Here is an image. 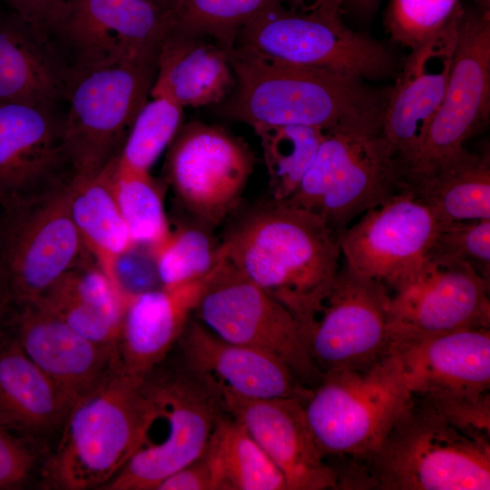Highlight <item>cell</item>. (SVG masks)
<instances>
[{
	"label": "cell",
	"instance_id": "cell-1",
	"mask_svg": "<svg viewBox=\"0 0 490 490\" xmlns=\"http://www.w3.org/2000/svg\"><path fill=\"white\" fill-rule=\"evenodd\" d=\"M221 246L226 260L286 307L302 331L342 265L338 237L326 222L281 201L250 213Z\"/></svg>",
	"mask_w": 490,
	"mask_h": 490
},
{
	"label": "cell",
	"instance_id": "cell-2",
	"mask_svg": "<svg viewBox=\"0 0 490 490\" xmlns=\"http://www.w3.org/2000/svg\"><path fill=\"white\" fill-rule=\"evenodd\" d=\"M235 77L216 112L258 125H305L323 131L384 115L388 89L377 91L347 73L280 62L252 50L229 51Z\"/></svg>",
	"mask_w": 490,
	"mask_h": 490
},
{
	"label": "cell",
	"instance_id": "cell-3",
	"mask_svg": "<svg viewBox=\"0 0 490 490\" xmlns=\"http://www.w3.org/2000/svg\"><path fill=\"white\" fill-rule=\"evenodd\" d=\"M348 460L357 489H490V442L411 398L374 451Z\"/></svg>",
	"mask_w": 490,
	"mask_h": 490
},
{
	"label": "cell",
	"instance_id": "cell-4",
	"mask_svg": "<svg viewBox=\"0 0 490 490\" xmlns=\"http://www.w3.org/2000/svg\"><path fill=\"white\" fill-rule=\"evenodd\" d=\"M383 116L324 131L315 158L284 201L321 218L337 237L356 219L407 190V171L387 141Z\"/></svg>",
	"mask_w": 490,
	"mask_h": 490
},
{
	"label": "cell",
	"instance_id": "cell-5",
	"mask_svg": "<svg viewBox=\"0 0 490 490\" xmlns=\"http://www.w3.org/2000/svg\"><path fill=\"white\" fill-rule=\"evenodd\" d=\"M116 363L70 408L37 487L101 490L132 456L142 421V382Z\"/></svg>",
	"mask_w": 490,
	"mask_h": 490
},
{
	"label": "cell",
	"instance_id": "cell-6",
	"mask_svg": "<svg viewBox=\"0 0 490 490\" xmlns=\"http://www.w3.org/2000/svg\"><path fill=\"white\" fill-rule=\"evenodd\" d=\"M136 446L101 490H155L168 475L200 457L222 412L218 397L181 368L162 362L142 382Z\"/></svg>",
	"mask_w": 490,
	"mask_h": 490
},
{
	"label": "cell",
	"instance_id": "cell-7",
	"mask_svg": "<svg viewBox=\"0 0 490 490\" xmlns=\"http://www.w3.org/2000/svg\"><path fill=\"white\" fill-rule=\"evenodd\" d=\"M409 400L390 352L366 368L323 374L303 408L312 437L327 459H358L377 447Z\"/></svg>",
	"mask_w": 490,
	"mask_h": 490
},
{
	"label": "cell",
	"instance_id": "cell-8",
	"mask_svg": "<svg viewBox=\"0 0 490 490\" xmlns=\"http://www.w3.org/2000/svg\"><path fill=\"white\" fill-rule=\"evenodd\" d=\"M234 46L293 64L330 69L364 80L394 72L392 53L348 28L340 13L274 0L240 31ZM233 46V47H234Z\"/></svg>",
	"mask_w": 490,
	"mask_h": 490
},
{
	"label": "cell",
	"instance_id": "cell-9",
	"mask_svg": "<svg viewBox=\"0 0 490 490\" xmlns=\"http://www.w3.org/2000/svg\"><path fill=\"white\" fill-rule=\"evenodd\" d=\"M158 60L99 68L75 77L65 101L64 142L74 176L101 172L120 152L151 94Z\"/></svg>",
	"mask_w": 490,
	"mask_h": 490
},
{
	"label": "cell",
	"instance_id": "cell-10",
	"mask_svg": "<svg viewBox=\"0 0 490 490\" xmlns=\"http://www.w3.org/2000/svg\"><path fill=\"white\" fill-rule=\"evenodd\" d=\"M194 312L220 338L277 358L307 387L312 388L320 379L296 317L238 271L226 256Z\"/></svg>",
	"mask_w": 490,
	"mask_h": 490
},
{
	"label": "cell",
	"instance_id": "cell-11",
	"mask_svg": "<svg viewBox=\"0 0 490 490\" xmlns=\"http://www.w3.org/2000/svg\"><path fill=\"white\" fill-rule=\"evenodd\" d=\"M67 186L0 209V277L16 306L37 301L89 254L69 214Z\"/></svg>",
	"mask_w": 490,
	"mask_h": 490
},
{
	"label": "cell",
	"instance_id": "cell-12",
	"mask_svg": "<svg viewBox=\"0 0 490 490\" xmlns=\"http://www.w3.org/2000/svg\"><path fill=\"white\" fill-rule=\"evenodd\" d=\"M490 115V12L461 13L458 39L444 98L407 173V184L425 178L463 152Z\"/></svg>",
	"mask_w": 490,
	"mask_h": 490
},
{
	"label": "cell",
	"instance_id": "cell-13",
	"mask_svg": "<svg viewBox=\"0 0 490 490\" xmlns=\"http://www.w3.org/2000/svg\"><path fill=\"white\" fill-rule=\"evenodd\" d=\"M389 290L343 261L327 296L303 328L311 360L328 372L368 368L391 352Z\"/></svg>",
	"mask_w": 490,
	"mask_h": 490
},
{
	"label": "cell",
	"instance_id": "cell-14",
	"mask_svg": "<svg viewBox=\"0 0 490 490\" xmlns=\"http://www.w3.org/2000/svg\"><path fill=\"white\" fill-rule=\"evenodd\" d=\"M169 11L150 0H66L49 34L77 75L158 60Z\"/></svg>",
	"mask_w": 490,
	"mask_h": 490
},
{
	"label": "cell",
	"instance_id": "cell-15",
	"mask_svg": "<svg viewBox=\"0 0 490 490\" xmlns=\"http://www.w3.org/2000/svg\"><path fill=\"white\" fill-rule=\"evenodd\" d=\"M253 167L254 156L244 142L199 122L181 125L165 162L167 180L180 203L211 227L236 207Z\"/></svg>",
	"mask_w": 490,
	"mask_h": 490
},
{
	"label": "cell",
	"instance_id": "cell-16",
	"mask_svg": "<svg viewBox=\"0 0 490 490\" xmlns=\"http://www.w3.org/2000/svg\"><path fill=\"white\" fill-rule=\"evenodd\" d=\"M440 224L406 190L362 214L338 235L342 261L392 292L422 269Z\"/></svg>",
	"mask_w": 490,
	"mask_h": 490
},
{
	"label": "cell",
	"instance_id": "cell-17",
	"mask_svg": "<svg viewBox=\"0 0 490 490\" xmlns=\"http://www.w3.org/2000/svg\"><path fill=\"white\" fill-rule=\"evenodd\" d=\"M489 284L462 260L428 256L412 279L390 292L391 342L490 328Z\"/></svg>",
	"mask_w": 490,
	"mask_h": 490
},
{
	"label": "cell",
	"instance_id": "cell-18",
	"mask_svg": "<svg viewBox=\"0 0 490 490\" xmlns=\"http://www.w3.org/2000/svg\"><path fill=\"white\" fill-rule=\"evenodd\" d=\"M73 178L64 142V113L0 103V207L44 200Z\"/></svg>",
	"mask_w": 490,
	"mask_h": 490
},
{
	"label": "cell",
	"instance_id": "cell-19",
	"mask_svg": "<svg viewBox=\"0 0 490 490\" xmlns=\"http://www.w3.org/2000/svg\"><path fill=\"white\" fill-rule=\"evenodd\" d=\"M460 4L434 36L410 49L388 89L382 128L407 173L446 93L458 39Z\"/></svg>",
	"mask_w": 490,
	"mask_h": 490
},
{
	"label": "cell",
	"instance_id": "cell-20",
	"mask_svg": "<svg viewBox=\"0 0 490 490\" xmlns=\"http://www.w3.org/2000/svg\"><path fill=\"white\" fill-rule=\"evenodd\" d=\"M221 410L238 421L283 474L288 490L339 489L337 468L317 446L297 397L218 396Z\"/></svg>",
	"mask_w": 490,
	"mask_h": 490
},
{
	"label": "cell",
	"instance_id": "cell-21",
	"mask_svg": "<svg viewBox=\"0 0 490 490\" xmlns=\"http://www.w3.org/2000/svg\"><path fill=\"white\" fill-rule=\"evenodd\" d=\"M176 345L180 368L216 397L228 392L249 398L306 400L311 392L281 361L225 340L200 321L190 319Z\"/></svg>",
	"mask_w": 490,
	"mask_h": 490
},
{
	"label": "cell",
	"instance_id": "cell-22",
	"mask_svg": "<svg viewBox=\"0 0 490 490\" xmlns=\"http://www.w3.org/2000/svg\"><path fill=\"white\" fill-rule=\"evenodd\" d=\"M391 353L415 401L489 392L490 328L395 341Z\"/></svg>",
	"mask_w": 490,
	"mask_h": 490
},
{
	"label": "cell",
	"instance_id": "cell-23",
	"mask_svg": "<svg viewBox=\"0 0 490 490\" xmlns=\"http://www.w3.org/2000/svg\"><path fill=\"white\" fill-rule=\"evenodd\" d=\"M10 329L24 353L74 404L118 363L114 348L80 335L37 301L15 307Z\"/></svg>",
	"mask_w": 490,
	"mask_h": 490
},
{
	"label": "cell",
	"instance_id": "cell-24",
	"mask_svg": "<svg viewBox=\"0 0 490 490\" xmlns=\"http://www.w3.org/2000/svg\"><path fill=\"white\" fill-rule=\"evenodd\" d=\"M222 257L206 276L126 299L116 342L117 360L129 375L143 378L177 344Z\"/></svg>",
	"mask_w": 490,
	"mask_h": 490
},
{
	"label": "cell",
	"instance_id": "cell-25",
	"mask_svg": "<svg viewBox=\"0 0 490 490\" xmlns=\"http://www.w3.org/2000/svg\"><path fill=\"white\" fill-rule=\"evenodd\" d=\"M74 74L52 35L0 10V103L59 109Z\"/></svg>",
	"mask_w": 490,
	"mask_h": 490
},
{
	"label": "cell",
	"instance_id": "cell-26",
	"mask_svg": "<svg viewBox=\"0 0 490 490\" xmlns=\"http://www.w3.org/2000/svg\"><path fill=\"white\" fill-rule=\"evenodd\" d=\"M73 405L24 353L11 329L0 338V426L51 448Z\"/></svg>",
	"mask_w": 490,
	"mask_h": 490
},
{
	"label": "cell",
	"instance_id": "cell-27",
	"mask_svg": "<svg viewBox=\"0 0 490 490\" xmlns=\"http://www.w3.org/2000/svg\"><path fill=\"white\" fill-rule=\"evenodd\" d=\"M229 51L207 36L169 24L150 96H165L183 108L220 103L235 85Z\"/></svg>",
	"mask_w": 490,
	"mask_h": 490
},
{
	"label": "cell",
	"instance_id": "cell-28",
	"mask_svg": "<svg viewBox=\"0 0 490 490\" xmlns=\"http://www.w3.org/2000/svg\"><path fill=\"white\" fill-rule=\"evenodd\" d=\"M37 302L86 338L116 347L126 298L91 254Z\"/></svg>",
	"mask_w": 490,
	"mask_h": 490
},
{
	"label": "cell",
	"instance_id": "cell-29",
	"mask_svg": "<svg viewBox=\"0 0 490 490\" xmlns=\"http://www.w3.org/2000/svg\"><path fill=\"white\" fill-rule=\"evenodd\" d=\"M115 158L95 175L74 176L67 186L70 217L85 249L113 283L117 258L134 245L113 193Z\"/></svg>",
	"mask_w": 490,
	"mask_h": 490
},
{
	"label": "cell",
	"instance_id": "cell-30",
	"mask_svg": "<svg viewBox=\"0 0 490 490\" xmlns=\"http://www.w3.org/2000/svg\"><path fill=\"white\" fill-rule=\"evenodd\" d=\"M440 223L490 220V153L465 149L430 175L407 185Z\"/></svg>",
	"mask_w": 490,
	"mask_h": 490
},
{
	"label": "cell",
	"instance_id": "cell-31",
	"mask_svg": "<svg viewBox=\"0 0 490 490\" xmlns=\"http://www.w3.org/2000/svg\"><path fill=\"white\" fill-rule=\"evenodd\" d=\"M213 490H288L280 470L248 431L222 412L202 453Z\"/></svg>",
	"mask_w": 490,
	"mask_h": 490
},
{
	"label": "cell",
	"instance_id": "cell-32",
	"mask_svg": "<svg viewBox=\"0 0 490 490\" xmlns=\"http://www.w3.org/2000/svg\"><path fill=\"white\" fill-rule=\"evenodd\" d=\"M260 139L275 201H284L296 191L311 165L324 131L305 125H258Z\"/></svg>",
	"mask_w": 490,
	"mask_h": 490
},
{
	"label": "cell",
	"instance_id": "cell-33",
	"mask_svg": "<svg viewBox=\"0 0 490 490\" xmlns=\"http://www.w3.org/2000/svg\"><path fill=\"white\" fill-rule=\"evenodd\" d=\"M113 193L134 244L153 249L171 232L162 191L149 172L132 170L114 161Z\"/></svg>",
	"mask_w": 490,
	"mask_h": 490
},
{
	"label": "cell",
	"instance_id": "cell-34",
	"mask_svg": "<svg viewBox=\"0 0 490 490\" xmlns=\"http://www.w3.org/2000/svg\"><path fill=\"white\" fill-rule=\"evenodd\" d=\"M274 0H176L172 26L207 36L230 50L241 28Z\"/></svg>",
	"mask_w": 490,
	"mask_h": 490
},
{
	"label": "cell",
	"instance_id": "cell-35",
	"mask_svg": "<svg viewBox=\"0 0 490 490\" xmlns=\"http://www.w3.org/2000/svg\"><path fill=\"white\" fill-rule=\"evenodd\" d=\"M136 115L117 155L122 166L149 172L182 122L183 107L165 96H151Z\"/></svg>",
	"mask_w": 490,
	"mask_h": 490
},
{
	"label": "cell",
	"instance_id": "cell-36",
	"mask_svg": "<svg viewBox=\"0 0 490 490\" xmlns=\"http://www.w3.org/2000/svg\"><path fill=\"white\" fill-rule=\"evenodd\" d=\"M162 287L182 285L209 274L222 257L208 235L201 230L180 228L156 247L150 249Z\"/></svg>",
	"mask_w": 490,
	"mask_h": 490
},
{
	"label": "cell",
	"instance_id": "cell-37",
	"mask_svg": "<svg viewBox=\"0 0 490 490\" xmlns=\"http://www.w3.org/2000/svg\"><path fill=\"white\" fill-rule=\"evenodd\" d=\"M459 0H389L384 24L392 41L413 49L438 33Z\"/></svg>",
	"mask_w": 490,
	"mask_h": 490
},
{
	"label": "cell",
	"instance_id": "cell-38",
	"mask_svg": "<svg viewBox=\"0 0 490 490\" xmlns=\"http://www.w3.org/2000/svg\"><path fill=\"white\" fill-rule=\"evenodd\" d=\"M428 256L462 260L490 283V220L441 223Z\"/></svg>",
	"mask_w": 490,
	"mask_h": 490
},
{
	"label": "cell",
	"instance_id": "cell-39",
	"mask_svg": "<svg viewBox=\"0 0 490 490\" xmlns=\"http://www.w3.org/2000/svg\"><path fill=\"white\" fill-rule=\"evenodd\" d=\"M49 447L0 426V490L37 486Z\"/></svg>",
	"mask_w": 490,
	"mask_h": 490
},
{
	"label": "cell",
	"instance_id": "cell-40",
	"mask_svg": "<svg viewBox=\"0 0 490 490\" xmlns=\"http://www.w3.org/2000/svg\"><path fill=\"white\" fill-rule=\"evenodd\" d=\"M415 402L432 409L465 435L476 440L490 442L489 392Z\"/></svg>",
	"mask_w": 490,
	"mask_h": 490
},
{
	"label": "cell",
	"instance_id": "cell-41",
	"mask_svg": "<svg viewBox=\"0 0 490 490\" xmlns=\"http://www.w3.org/2000/svg\"><path fill=\"white\" fill-rule=\"evenodd\" d=\"M113 281L126 299L162 288L150 248L134 244L121 254L114 264Z\"/></svg>",
	"mask_w": 490,
	"mask_h": 490
},
{
	"label": "cell",
	"instance_id": "cell-42",
	"mask_svg": "<svg viewBox=\"0 0 490 490\" xmlns=\"http://www.w3.org/2000/svg\"><path fill=\"white\" fill-rule=\"evenodd\" d=\"M9 10L31 24L49 33L55 24L66 0H5Z\"/></svg>",
	"mask_w": 490,
	"mask_h": 490
},
{
	"label": "cell",
	"instance_id": "cell-43",
	"mask_svg": "<svg viewBox=\"0 0 490 490\" xmlns=\"http://www.w3.org/2000/svg\"><path fill=\"white\" fill-rule=\"evenodd\" d=\"M155 490H213L211 470L203 456L168 475Z\"/></svg>",
	"mask_w": 490,
	"mask_h": 490
},
{
	"label": "cell",
	"instance_id": "cell-44",
	"mask_svg": "<svg viewBox=\"0 0 490 490\" xmlns=\"http://www.w3.org/2000/svg\"><path fill=\"white\" fill-rule=\"evenodd\" d=\"M285 4L299 7L324 8L341 14L342 10H351L363 15H371L380 0H281Z\"/></svg>",
	"mask_w": 490,
	"mask_h": 490
},
{
	"label": "cell",
	"instance_id": "cell-45",
	"mask_svg": "<svg viewBox=\"0 0 490 490\" xmlns=\"http://www.w3.org/2000/svg\"><path fill=\"white\" fill-rule=\"evenodd\" d=\"M16 304L6 285L0 278V338L10 330V323Z\"/></svg>",
	"mask_w": 490,
	"mask_h": 490
},
{
	"label": "cell",
	"instance_id": "cell-46",
	"mask_svg": "<svg viewBox=\"0 0 490 490\" xmlns=\"http://www.w3.org/2000/svg\"><path fill=\"white\" fill-rule=\"evenodd\" d=\"M150 1L156 4L157 5H159L165 11H170L173 7L176 2V0H150Z\"/></svg>",
	"mask_w": 490,
	"mask_h": 490
},
{
	"label": "cell",
	"instance_id": "cell-47",
	"mask_svg": "<svg viewBox=\"0 0 490 490\" xmlns=\"http://www.w3.org/2000/svg\"><path fill=\"white\" fill-rule=\"evenodd\" d=\"M474 5L478 10L490 12V0H473Z\"/></svg>",
	"mask_w": 490,
	"mask_h": 490
},
{
	"label": "cell",
	"instance_id": "cell-48",
	"mask_svg": "<svg viewBox=\"0 0 490 490\" xmlns=\"http://www.w3.org/2000/svg\"><path fill=\"white\" fill-rule=\"evenodd\" d=\"M0 209H1V207H0Z\"/></svg>",
	"mask_w": 490,
	"mask_h": 490
}]
</instances>
